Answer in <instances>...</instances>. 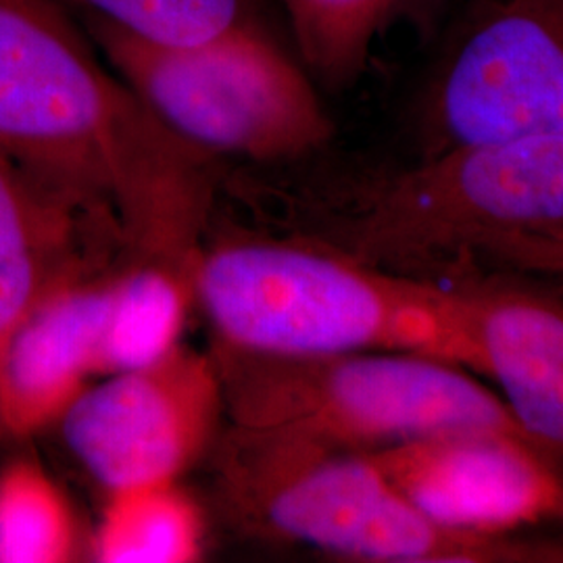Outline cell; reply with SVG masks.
<instances>
[{"label": "cell", "instance_id": "6da1fadb", "mask_svg": "<svg viewBox=\"0 0 563 563\" xmlns=\"http://www.w3.org/2000/svg\"><path fill=\"white\" fill-rule=\"evenodd\" d=\"M0 153L111 223L132 257L199 260L218 159L167 130L57 0H0Z\"/></svg>", "mask_w": 563, "mask_h": 563}, {"label": "cell", "instance_id": "e0dca14e", "mask_svg": "<svg viewBox=\"0 0 563 563\" xmlns=\"http://www.w3.org/2000/svg\"><path fill=\"white\" fill-rule=\"evenodd\" d=\"M80 15H92L139 41L190 46L232 30L265 23L257 0H71Z\"/></svg>", "mask_w": 563, "mask_h": 563}, {"label": "cell", "instance_id": "5bb4252c", "mask_svg": "<svg viewBox=\"0 0 563 563\" xmlns=\"http://www.w3.org/2000/svg\"><path fill=\"white\" fill-rule=\"evenodd\" d=\"M207 516L181 481L107 493L88 532V560L99 563H192L205 555Z\"/></svg>", "mask_w": 563, "mask_h": 563}, {"label": "cell", "instance_id": "ba28073f", "mask_svg": "<svg viewBox=\"0 0 563 563\" xmlns=\"http://www.w3.org/2000/svg\"><path fill=\"white\" fill-rule=\"evenodd\" d=\"M60 441L104 493L181 481L211 457L225 428L211 351L180 344L162 362L102 376L57 426Z\"/></svg>", "mask_w": 563, "mask_h": 563}, {"label": "cell", "instance_id": "7c38bea8", "mask_svg": "<svg viewBox=\"0 0 563 563\" xmlns=\"http://www.w3.org/2000/svg\"><path fill=\"white\" fill-rule=\"evenodd\" d=\"M107 244L128 251L111 223L0 153V342L55 282L111 267Z\"/></svg>", "mask_w": 563, "mask_h": 563}, {"label": "cell", "instance_id": "8992f818", "mask_svg": "<svg viewBox=\"0 0 563 563\" xmlns=\"http://www.w3.org/2000/svg\"><path fill=\"white\" fill-rule=\"evenodd\" d=\"M109 69L181 141L216 159L305 162L334 139L318 84L267 23L165 46L81 15Z\"/></svg>", "mask_w": 563, "mask_h": 563}, {"label": "cell", "instance_id": "4fadbf2b", "mask_svg": "<svg viewBox=\"0 0 563 563\" xmlns=\"http://www.w3.org/2000/svg\"><path fill=\"white\" fill-rule=\"evenodd\" d=\"M197 295V265L130 257L113 282L99 378L162 362L181 344Z\"/></svg>", "mask_w": 563, "mask_h": 563}, {"label": "cell", "instance_id": "8fae6325", "mask_svg": "<svg viewBox=\"0 0 563 563\" xmlns=\"http://www.w3.org/2000/svg\"><path fill=\"white\" fill-rule=\"evenodd\" d=\"M478 372L547 462L563 470V305L514 288L460 290Z\"/></svg>", "mask_w": 563, "mask_h": 563}, {"label": "cell", "instance_id": "30bf717a", "mask_svg": "<svg viewBox=\"0 0 563 563\" xmlns=\"http://www.w3.org/2000/svg\"><path fill=\"white\" fill-rule=\"evenodd\" d=\"M118 269L99 267L55 282L0 342V439L25 441L53 430L99 378Z\"/></svg>", "mask_w": 563, "mask_h": 563}, {"label": "cell", "instance_id": "3957f363", "mask_svg": "<svg viewBox=\"0 0 563 563\" xmlns=\"http://www.w3.org/2000/svg\"><path fill=\"white\" fill-rule=\"evenodd\" d=\"M197 295L216 339L244 351L411 353L478 367L460 290L292 236L205 242Z\"/></svg>", "mask_w": 563, "mask_h": 563}, {"label": "cell", "instance_id": "5b68a950", "mask_svg": "<svg viewBox=\"0 0 563 563\" xmlns=\"http://www.w3.org/2000/svg\"><path fill=\"white\" fill-rule=\"evenodd\" d=\"M209 351L232 426L346 453L446 432L528 441L504 401L439 360L411 353L265 355L218 339Z\"/></svg>", "mask_w": 563, "mask_h": 563}, {"label": "cell", "instance_id": "52a82bcc", "mask_svg": "<svg viewBox=\"0 0 563 563\" xmlns=\"http://www.w3.org/2000/svg\"><path fill=\"white\" fill-rule=\"evenodd\" d=\"M563 134V0H472L423 86L422 155Z\"/></svg>", "mask_w": 563, "mask_h": 563}, {"label": "cell", "instance_id": "277c9868", "mask_svg": "<svg viewBox=\"0 0 563 563\" xmlns=\"http://www.w3.org/2000/svg\"><path fill=\"white\" fill-rule=\"evenodd\" d=\"M211 460L225 516L257 539L363 562L563 563V547L432 520L367 453L225 422Z\"/></svg>", "mask_w": 563, "mask_h": 563}, {"label": "cell", "instance_id": "2e32d148", "mask_svg": "<svg viewBox=\"0 0 563 563\" xmlns=\"http://www.w3.org/2000/svg\"><path fill=\"white\" fill-rule=\"evenodd\" d=\"M295 53L318 86L344 90L362 78L372 44L402 0H280Z\"/></svg>", "mask_w": 563, "mask_h": 563}, {"label": "cell", "instance_id": "7a4b0ae2", "mask_svg": "<svg viewBox=\"0 0 563 563\" xmlns=\"http://www.w3.org/2000/svg\"><path fill=\"white\" fill-rule=\"evenodd\" d=\"M274 225L355 262L422 278L484 241L563 230V134L455 146L395 169L262 184Z\"/></svg>", "mask_w": 563, "mask_h": 563}, {"label": "cell", "instance_id": "d6986e66", "mask_svg": "<svg viewBox=\"0 0 563 563\" xmlns=\"http://www.w3.org/2000/svg\"><path fill=\"white\" fill-rule=\"evenodd\" d=\"M413 2H416V0H402L401 11L402 9H411V7H413Z\"/></svg>", "mask_w": 563, "mask_h": 563}, {"label": "cell", "instance_id": "ac0fdd59", "mask_svg": "<svg viewBox=\"0 0 563 563\" xmlns=\"http://www.w3.org/2000/svg\"><path fill=\"white\" fill-rule=\"evenodd\" d=\"M484 255L507 269L563 276V230L497 236L486 242Z\"/></svg>", "mask_w": 563, "mask_h": 563}, {"label": "cell", "instance_id": "9a60e30c", "mask_svg": "<svg viewBox=\"0 0 563 563\" xmlns=\"http://www.w3.org/2000/svg\"><path fill=\"white\" fill-rule=\"evenodd\" d=\"M86 558L88 532L57 478L27 455L0 463V563Z\"/></svg>", "mask_w": 563, "mask_h": 563}, {"label": "cell", "instance_id": "9c48e42d", "mask_svg": "<svg viewBox=\"0 0 563 563\" xmlns=\"http://www.w3.org/2000/svg\"><path fill=\"white\" fill-rule=\"evenodd\" d=\"M367 455L411 504L444 526L501 534L563 509L560 470L509 434L446 432Z\"/></svg>", "mask_w": 563, "mask_h": 563}]
</instances>
